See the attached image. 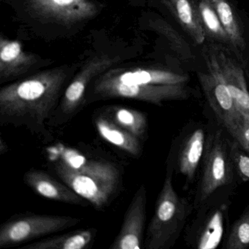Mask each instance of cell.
<instances>
[{
	"label": "cell",
	"mask_w": 249,
	"mask_h": 249,
	"mask_svg": "<svg viewBox=\"0 0 249 249\" xmlns=\"http://www.w3.org/2000/svg\"><path fill=\"white\" fill-rule=\"evenodd\" d=\"M208 133L201 123H189L176 138L167 160L174 173L185 178L184 188L188 189L197 180L205 153Z\"/></svg>",
	"instance_id": "9c48e42d"
},
{
	"label": "cell",
	"mask_w": 249,
	"mask_h": 249,
	"mask_svg": "<svg viewBox=\"0 0 249 249\" xmlns=\"http://www.w3.org/2000/svg\"><path fill=\"white\" fill-rule=\"evenodd\" d=\"M83 218L70 215L27 213L15 215L0 227V249H9L35 239L64 231Z\"/></svg>",
	"instance_id": "ba28073f"
},
{
	"label": "cell",
	"mask_w": 249,
	"mask_h": 249,
	"mask_svg": "<svg viewBox=\"0 0 249 249\" xmlns=\"http://www.w3.org/2000/svg\"><path fill=\"white\" fill-rule=\"evenodd\" d=\"M208 72H199L202 91L220 124L234 139L243 122V114L233 100L221 74L211 61L205 57Z\"/></svg>",
	"instance_id": "30bf717a"
},
{
	"label": "cell",
	"mask_w": 249,
	"mask_h": 249,
	"mask_svg": "<svg viewBox=\"0 0 249 249\" xmlns=\"http://www.w3.org/2000/svg\"><path fill=\"white\" fill-rule=\"evenodd\" d=\"M147 190L142 184L137 189L125 213L119 234L110 249H140L143 248L146 219Z\"/></svg>",
	"instance_id": "7c38bea8"
},
{
	"label": "cell",
	"mask_w": 249,
	"mask_h": 249,
	"mask_svg": "<svg viewBox=\"0 0 249 249\" xmlns=\"http://www.w3.org/2000/svg\"><path fill=\"white\" fill-rule=\"evenodd\" d=\"M120 60L119 56L106 53L95 55L89 59L66 87L48 126L59 127L72 120L86 104L89 86L94 78L111 68Z\"/></svg>",
	"instance_id": "52a82bcc"
},
{
	"label": "cell",
	"mask_w": 249,
	"mask_h": 249,
	"mask_svg": "<svg viewBox=\"0 0 249 249\" xmlns=\"http://www.w3.org/2000/svg\"><path fill=\"white\" fill-rule=\"evenodd\" d=\"M231 136L221 126L208 134L193 196L195 211L215 195L232 192L237 176L230 156Z\"/></svg>",
	"instance_id": "277c9868"
},
{
	"label": "cell",
	"mask_w": 249,
	"mask_h": 249,
	"mask_svg": "<svg viewBox=\"0 0 249 249\" xmlns=\"http://www.w3.org/2000/svg\"><path fill=\"white\" fill-rule=\"evenodd\" d=\"M30 12L42 21L71 26L94 18L101 6L93 0H28Z\"/></svg>",
	"instance_id": "8fae6325"
},
{
	"label": "cell",
	"mask_w": 249,
	"mask_h": 249,
	"mask_svg": "<svg viewBox=\"0 0 249 249\" xmlns=\"http://www.w3.org/2000/svg\"><path fill=\"white\" fill-rule=\"evenodd\" d=\"M225 249H247L249 248V204L242 215L230 227L223 246Z\"/></svg>",
	"instance_id": "603a6c76"
},
{
	"label": "cell",
	"mask_w": 249,
	"mask_h": 249,
	"mask_svg": "<svg viewBox=\"0 0 249 249\" xmlns=\"http://www.w3.org/2000/svg\"><path fill=\"white\" fill-rule=\"evenodd\" d=\"M100 76L105 79L124 84L141 85L186 84L189 79L187 75L177 73L167 70L143 67L110 68Z\"/></svg>",
	"instance_id": "4fadbf2b"
},
{
	"label": "cell",
	"mask_w": 249,
	"mask_h": 249,
	"mask_svg": "<svg viewBox=\"0 0 249 249\" xmlns=\"http://www.w3.org/2000/svg\"><path fill=\"white\" fill-rule=\"evenodd\" d=\"M9 148H8V144L4 140L3 137H0V156L5 155L8 153Z\"/></svg>",
	"instance_id": "4316f807"
},
{
	"label": "cell",
	"mask_w": 249,
	"mask_h": 249,
	"mask_svg": "<svg viewBox=\"0 0 249 249\" xmlns=\"http://www.w3.org/2000/svg\"><path fill=\"white\" fill-rule=\"evenodd\" d=\"M149 26L154 31L159 34L162 35L166 38L168 39L173 49L180 53V55L186 56V55L190 54L191 52H189V48L185 47V41L182 40L180 36L165 21L161 19L151 20Z\"/></svg>",
	"instance_id": "d4e9b609"
},
{
	"label": "cell",
	"mask_w": 249,
	"mask_h": 249,
	"mask_svg": "<svg viewBox=\"0 0 249 249\" xmlns=\"http://www.w3.org/2000/svg\"><path fill=\"white\" fill-rule=\"evenodd\" d=\"M162 2L194 41L202 44L206 33L201 22L198 7L193 0H162Z\"/></svg>",
	"instance_id": "d6986e66"
},
{
	"label": "cell",
	"mask_w": 249,
	"mask_h": 249,
	"mask_svg": "<svg viewBox=\"0 0 249 249\" xmlns=\"http://www.w3.org/2000/svg\"><path fill=\"white\" fill-rule=\"evenodd\" d=\"M72 72L69 67L53 68L2 87L1 126L25 128L42 142H52L48 123Z\"/></svg>",
	"instance_id": "6da1fadb"
},
{
	"label": "cell",
	"mask_w": 249,
	"mask_h": 249,
	"mask_svg": "<svg viewBox=\"0 0 249 249\" xmlns=\"http://www.w3.org/2000/svg\"><path fill=\"white\" fill-rule=\"evenodd\" d=\"M191 91L185 84L177 85H141L128 84L105 79L99 75L92 81L86 104L113 98H126L161 106L171 100H187Z\"/></svg>",
	"instance_id": "8992f818"
},
{
	"label": "cell",
	"mask_w": 249,
	"mask_h": 249,
	"mask_svg": "<svg viewBox=\"0 0 249 249\" xmlns=\"http://www.w3.org/2000/svg\"><path fill=\"white\" fill-rule=\"evenodd\" d=\"M105 111L116 124L143 142L148 135V116L144 112L124 106H108Z\"/></svg>",
	"instance_id": "ffe728a7"
},
{
	"label": "cell",
	"mask_w": 249,
	"mask_h": 249,
	"mask_svg": "<svg viewBox=\"0 0 249 249\" xmlns=\"http://www.w3.org/2000/svg\"><path fill=\"white\" fill-rule=\"evenodd\" d=\"M205 57L212 62L221 74L240 111L249 116V92L243 69L225 52L218 49L208 51Z\"/></svg>",
	"instance_id": "5bb4252c"
},
{
	"label": "cell",
	"mask_w": 249,
	"mask_h": 249,
	"mask_svg": "<svg viewBox=\"0 0 249 249\" xmlns=\"http://www.w3.org/2000/svg\"><path fill=\"white\" fill-rule=\"evenodd\" d=\"M24 181L36 194L56 202L87 207L89 202L69 186L56 180L47 172L31 169L24 176Z\"/></svg>",
	"instance_id": "9a60e30c"
},
{
	"label": "cell",
	"mask_w": 249,
	"mask_h": 249,
	"mask_svg": "<svg viewBox=\"0 0 249 249\" xmlns=\"http://www.w3.org/2000/svg\"><path fill=\"white\" fill-rule=\"evenodd\" d=\"M38 61L36 55L26 52L18 40L0 37V82L15 79L27 73Z\"/></svg>",
	"instance_id": "2e32d148"
},
{
	"label": "cell",
	"mask_w": 249,
	"mask_h": 249,
	"mask_svg": "<svg viewBox=\"0 0 249 249\" xmlns=\"http://www.w3.org/2000/svg\"><path fill=\"white\" fill-rule=\"evenodd\" d=\"M212 5L221 21L224 30L228 34L231 46L242 51L246 46L244 37L237 17L227 0H208Z\"/></svg>",
	"instance_id": "44dd1931"
},
{
	"label": "cell",
	"mask_w": 249,
	"mask_h": 249,
	"mask_svg": "<svg viewBox=\"0 0 249 249\" xmlns=\"http://www.w3.org/2000/svg\"><path fill=\"white\" fill-rule=\"evenodd\" d=\"M49 168L95 209L107 208L122 188V171L113 161L56 143L48 147Z\"/></svg>",
	"instance_id": "7a4b0ae2"
},
{
	"label": "cell",
	"mask_w": 249,
	"mask_h": 249,
	"mask_svg": "<svg viewBox=\"0 0 249 249\" xmlns=\"http://www.w3.org/2000/svg\"><path fill=\"white\" fill-rule=\"evenodd\" d=\"M197 7L201 22L205 33L215 40L231 45L228 34L224 30L215 9L209 1L199 0Z\"/></svg>",
	"instance_id": "7402d4cb"
},
{
	"label": "cell",
	"mask_w": 249,
	"mask_h": 249,
	"mask_svg": "<svg viewBox=\"0 0 249 249\" xmlns=\"http://www.w3.org/2000/svg\"><path fill=\"white\" fill-rule=\"evenodd\" d=\"M174 170L167 164L162 188L148 224L143 249H170L176 244L195 211L193 198L179 196L173 186Z\"/></svg>",
	"instance_id": "3957f363"
},
{
	"label": "cell",
	"mask_w": 249,
	"mask_h": 249,
	"mask_svg": "<svg viewBox=\"0 0 249 249\" xmlns=\"http://www.w3.org/2000/svg\"><path fill=\"white\" fill-rule=\"evenodd\" d=\"M243 114V122L234 140L249 154V116L244 113Z\"/></svg>",
	"instance_id": "484cf974"
},
{
	"label": "cell",
	"mask_w": 249,
	"mask_h": 249,
	"mask_svg": "<svg viewBox=\"0 0 249 249\" xmlns=\"http://www.w3.org/2000/svg\"><path fill=\"white\" fill-rule=\"evenodd\" d=\"M95 228L81 229L21 246L23 249H88L97 237Z\"/></svg>",
	"instance_id": "ac0fdd59"
},
{
	"label": "cell",
	"mask_w": 249,
	"mask_h": 249,
	"mask_svg": "<svg viewBox=\"0 0 249 249\" xmlns=\"http://www.w3.org/2000/svg\"><path fill=\"white\" fill-rule=\"evenodd\" d=\"M231 192L218 194L197 209L184 230V241L195 249H215L224 246L230 232V196Z\"/></svg>",
	"instance_id": "5b68a950"
},
{
	"label": "cell",
	"mask_w": 249,
	"mask_h": 249,
	"mask_svg": "<svg viewBox=\"0 0 249 249\" xmlns=\"http://www.w3.org/2000/svg\"><path fill=\"white\" fill-rule=\"evenodd\" d=\"M93 122L99 135L105 141L133 158L141 157L142 141L116 124L105 110L94 113Z\"/></svg>",
	"instance_id": "e0dca14e"
},
{
	"label": "cell",
	"mask_w": 249,
	"mask_h": 249,
	"mask_svg": "<svg viewBox=\"0 0 249 249\" xmlns=\"http://www.w3.org/2000/svg\"><path fill=\"white\" fill-rule=\"evenodd\" d=\"M230 156L237 178L249 182V154L235 140L230 141Z\"/></svg>",
	"instance_id": "cb8c5ba5"
}]
</instances>
